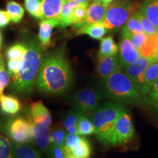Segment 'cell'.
<instances>
[{
  "instance_id": "15",
  "label": "cell",
  "mask_w": 158,
  "mask_h": 158,
  "mask_svg": "<svg viewBox=\"0 0 158 158\" xmlns=\"http://www.w3.org/2000/svg\"><path fill=\"white\" fill-rule=\"evenodd\" d=\"M118 69H120V66L116 55L98 58L97 70L102 81H104L108 76Z\"/></svg>"
},
{
  "instance_id": "7",
  "label": "cell",
  "mask_w": 158,
  "mask_h": 158,
  "mask_svg": "<svg viewBox=\"0 0 158 158\" xmlns=\"http://www.w3.org/2000/svg\"><path fill=\"white\" fill-rule=\"evenodd\" d=\"M101 95L92 89H84L73 95L72 105L73 109L81 114L94 112L100 106Z\"/></svg>"
},
{
  "instance_id": "23",
  "label": "cell",
  "mask_w": 158,
  "mask_h": 158,
  "mask_svg": "<svg viewBox=\"0 0 158 158\" xmlns=\"http://www.w3.org/2000/svg\"><path fill=\"white\" fill-rule=\"evenodd\" d=\"M107 32L106 29L102 25V22L92 23L85 27L78 29L77 30V35H87L90 37L96 40H101Z\"/></svg>"
},
{
  "instance_id": "38",
  "label": "cell",
  "mask_w": 158,
  "mask_h": 158,
  "mask_svg": "<svg viewBox=\"0 0 158 158\" xmlns=\"http://www.w3.org/2000/svg\"><path fill=\"white\" fill-rule=\"evenodd\" d=\"M81 114L78 113V112L74 111H70L68 113L66 116H65L64 121H63V124L65 129H68L69 127H74V126H77L78 124V119L80 118Z\"/></svg>"
},
{
  "instance_id": "13",
  "label": "cell",
  "mask_w": 158,
  "mask_h": 158,
  "mask_svg": "<svg viewBox=\"0 0 158 158\" xmlns=\"http://www.w3.org/2000/svg\"><path fill=\"white\" fill-rule=\"evenodd\" d=\"M58 19H43L39 24L38 40L42 48H47L51 44V35L54 27H59Z\"/></svg>"
},
{
  "instance_id": "4",
  "label": "cell",
  "mask_w": 158,
  "mask_h": 158,
  "mask_svg": "<svg viewBox=\"0 0 158 158\" xmlns=\"http://www.w3.org/2000/svg\"><path fill=\"white\" fill-rule=\"evenodd\" d=\"M126 109L122 105L114 102H106L94 111L92 122L94 133L100 143L113 145L114 129L117 118Z\"/></svg>"
},
{
  "instance_id": "32",
  "label": "cell",
  "mask_w": 158,
  "mask_h": 158,
  "mask_svg": "<svg viewBox=\"0 0 158 158\" xmlns=\"http://www.w3.org/2000/svg\"><path fill=\"white\" fill-rule=\"evenodd\" d=\"M26 51V45L24 43H16L10 47L6 51V56L9 59L21 60Z\"/></svg>"
},
{
  "instance_id": "43",
  "label": "cell",
  "mask_w": 158,
  "mask_h": 158,
  "mask_svg": "<svg viewBox=\"0 0 158 158\" xmlns=\"http://www.w3.org/2000/svg\"><path fill=\"white\" fill-rule=\"evenodd\" d=\"M64 149H65V157L64 158H76L75 156L73 155L72 154H71L70 152H69L68 150L66 149V148L64 147Z\"/></svg>"
},
{
  "instance_id": "35",
  "label": "cell",
  "mask_w": 158,
  "mask_h": 158,
  "mask_svg": "<svg viewBox=\"0 0 158 158\" xmlns=\"http://www.w3.org/2000/svg\"><path fill=\"white\" fill-rule=\"evenodd\" d=\"M123 28L125 29L130 34L138 32H143V28H142L141 23L135 15L133 14L130 16L127 21H126L125 25L123 27Z\"/></svg>"
},
{
  "instance_id": "29",
  "label": "cell",
  "mask_w": 158,
  "mask_h": 158,
  "mask_svg": "<svg viewBox=\"0 0 158 158\" xmlns=\"http://www.w3.org/2000/svg\"><path fill=\"white\" fill-rule=\"evenodd\" d=\"M0 158H15L11 141L0 132Z\"/></svg>"
},
{
  "instance_id": "33",
  "label": "cell",
  "mask_w": 158,
  "mask_h": 158,
  "mask_svg": "<svg viewBox=\"0 0 158 158\" xmlns=\"http://www.w3.org/2000/svg\"><path fill=\"white\" fill-rule=\"evenodd\" d=\"M145 101L158 112V78L151 89L145 95Z\"/></svg>"
},
{
  "instance_id": "40",
  "label": "cell",
  "mask_w": 158,
  "mask_h": 158,
  "mask_svg": "<svg viewBox=\"0 0 158 158\" xmlns=\"http://www.w3.org/2000/svg\"><path fill=\"white\" fill-rule=\"evenodd\" d=\"M51 158H64L65 149L64 147H57V146L51 145L49 151V155Z\"/></svg>"
},
{
  "instance_id": "8",
  "label": "cell",
  "mask_w": 158,
  "mask_h": 158,
  "mask_svg": "<svg viewBox=\"0 0 158 158\" xmlns=\"http://www.w3.org/2000/svg\"><path fill=\"white\" fill-rule=\"evenodd\" d=\"M134 135L135 130L131 116L125 110L116 121L114 129L113 145L127 143L133 138Z\"/></svg>"
},
{
  "instance_id": "42",
  "label": "cell",
  "mask_w": 158,
  "mask_h": 158,
  "mask_svg": "<svg viewBox=\"0 0 158 158\" xmlns=\"http://www.w3.org/2000/svg\"><path fill=\"white\" fill-rule=\"evenodd\" d=\"M66 132L67 133H69V134H77V135H78L77 126H74V127L68 128V129H66Z\"/></svg>"
},
{
  "instance_id": "20",
  "label": "cell",
  "mask_w": 158,
  "mask_h": 158,
  "mask_svg": "<svg viewBox=\"0 0 158 158\" xmlns=\"http://www.w3.org/2000/svg\"><path fill=\"white\" fill-rule=\"evenodd\" d=\"M89 3H78V5L73 9L70 15L71 25L75 29H80L84 27L86 21L87 9Z\"/></svg>"
},
{
  "instance_id": "41",
  "label": "cell",
  "mask_w": 158,
  "mask_h": 158,
  "mask_svg": "<svg viewBox=\"0 0 158 158\" xmlns=\"http://www.w3.org/2000/svg\"><path fill=\"white\" fill-rule=\"evenodd\" d=\"M10 19L7 12L0 10V28H3L9 24Z\"/></svg>"
},
{
  "instance_id": "47",
  "label": "cell",
  "mask_w": 158,
  "mask_h": 158,
  "mask_svg": "<svg viewBox=\"0 0 158 158\" xmlns=\"http://www.w3.org/2000/svg\"><path fill=\"white\" fill-rule=\"evenodd\" d=\"M155 60H157V61H158V52H157V55H156V56H155Z\"/></svg>"
},
{
  "instance_id": "34",
  "label": "cell",
  "mask_w": 158,
  "mask_h": 158,
  "mask_svg": "<svg viewBox=\"0 0 158 158\" xmlns=\"http://www.w3.org/2000/svg\"><path fill=\"white\" fill-rule=\"evenodd\" d=\"M67 132L62 129L54 130L51 133L50 142L51 145L64 147L67 138Z\"/></svg>"
},
{
  "instance_id": "6",
  "label": "cell",
  "mask_w": 158,
  "mask_h": 158,
  "mask_svg": "<svg viewBox=\"0 0 158 158\" xmlns=\"http://www.w3.org/2000/svg\"><path fill=\"white\" fill-rule=\"evenodd\" d=\"M7 133L12 141L16 143H32L34 141L30 119L18 116L10 120L7 124Z\"/></svg>"
},
{
  "instance_id": "1",
  "label": "cell",
  "mask_w": 158,
  "mask_h": 158,
  "mask_svg": "<svg viewBox=\"0 0 158 158\" xmlns=\"http://www.w3.org/2000/svg\"><path fill=\"white\" fill-rule=\"evenodd\" d=\"M73 71L65 56V48L60 47L43 56L35 84L39 90L53 94H62L70 88Z\"/></svg>"
},
{
  "instance_id": "3",
  "label": "cell",
  "mask_w": 158,
  "mask_h": 158,
  "mask_svg": "<svg viewBox=\"0 0 158 158\" xmlns=\"http://www.w3.org/2000/svg\"><path fill=\"white\" fill-rule=\"evenodd\" d=\"M106 96L112 102L119 104L138 105L142 102L141 94L127 75L118 69L102 81Z\"/></svg>"
},
{
  "instance_id": "46",
  "label": "cell",
  "mask_w": 158,
  "mask_h": 158,
  "mask_svg": "<svg viewBox=\"0 0 158 158\" xmlns=\"http://www.w3.org/2000/svg\"><path fill=\"white\" fill-rule=\"evenodd\" d=\"M2 41V34H1V32H0V48H1ZM0 59H1V54H0Z\"/></svg>"
},
{
  "instance_id": "22",
  "label": "cell",
  "mask_w": 158,
  "mask_h": 158,
  "mask_svg": "<svg viewBox=\"0 0 158 158\" xmlns=\"http://www.w3.org/2000/svg\"><path fill=\"white\" fill-rule=\"evenodd\" d=\"M12 146L15 158H43L38 150L29 146V144L12 142Z\"/></svg>"
},
{
  "instance_id": "24",
  "label": "cell",
  "mask_w": 158,
  "mask_h": 158,
  "mask_svg": "<svg viewBox=\"0 0 158 158\" xmlns=\"http://www.w3.org/2000/svg\"><path fill=\"white\" fill-rule=\"evenodd\" d=\"M118 47L116 44L115 41L112 36H108L101 39L100 50H99L98 58L105 56H110L116 55L118 52Z\"/></svg>"
},
{
  "instance_id": "2",
  "label": "cell",
  "mask_w": 158,
  "mask_h": 158,
  "mask_svg": "<svg viewBox=\"0 0 158 158\" xmlns=\"http://www.w3.org/2000/svg\"><path fill=\"white\" fill-rule=\"evenodd\" d=\"M26 51L21 59V67L13 78L11 88L17 93L29 94L32 90L43 59V48L35 39L24 43Z\"/></svg>"
},
{
  "instance_id": "45",
  "label": "cell",
  "mask_w": 158,
  "mask_h": 158,
  "mask_svg": "<svg viewBox=\"0 0 158 158\" xmlns=\"http://www.w3.org/2000/svg\"><path fill=\"white\" fill-rule=\"evenodd\" d=\"M98 1L101 2L106 4V5H108V4L110 3V2H112L114 1V0H98Z\"/></svg>"
},
{
  "instance_id": "17",
  "label": "cell",
  "mask_w": 158,
  "mask_h": 158,
  "mask_svg": "<svg viewBox=\"0 0 158 158\" xmlns=\"http://www.w3.org/2000/svg\"><path fill=\"white\" fill-rule=\"evenodd\" d=\"M29 114H30L29 118L31 120H41L45 122L50 126L51 125L52 118L50 112L41 101L33 102L31 105Z\"/></svg>"
},
{
  "instance_id": "27",
  "label": "cell",
  "mask_w": 158,
  "mask_h": 158,
  "mask_svg": "<svg viewBox=\"0 0 158 158\" xmlns=\"http://www.w3.org/2000/svg\"><path fill=\"white\" fill-rule=\"evenodd\" d=\"M7 13L10 21L18 23L22 20L24 15V9L19 3L15 1H9L7 3Z\"/></svg>"
},
{
  "instance_id": "44",
  "label": "cell",
  "mask_w": 158,
  "mask_h": 158,
  "mask_svg": "<svg viewBox=\"0 0 158 158\" xmlns=\"http://www.w3.org/2000/svg\"><path fill=\"white\" fill-rule=\"evenodd\" d=\"M77 3H89L92 0H72Z\"/></svg>"
},
{
  "instance_id": "14",
  "label": "cell",
  "mask_w": 158,
  "mask_h": 158,
  "mask_svg": "<svg viewBox=\"0 0 158 158\" xmlns=\"http://www.w3.org/2000/svg\"><path fill=\"white\" fill-rule=\"evenodd\" d=\"M107 7V5L98 0H93L88 7L86 21L83 27L94 23L102 22Z\"/></svg>"
},
{
  "instance_id": "31",
  "label": "cell",
  "mask_w": 158,
  "mask_h": 158,
  "mask_svg": "<svg viewBox=\"0 0 158 158\" xmlns=\"http://www.w3.org/2000/svg\"><path fill=\"white\" fill-rule=\"evenodd\" d=\"M24 6L27 12L37 19H43L42 7L40 0H24Z\"/></svg>"
},
{
  "instance_id": "18",
  "label": "cell",
  "mask_w": 158,
  "mask_h": 158,
  "mask_svg": "<svg viewBox=\"0 0 158 158\" xmlns=\"http://www.w3.org/2000/svg\"><path fill=\"white\" fill-rule=\"evenodd\" d=\"M139 10L158 30V0H146Z\"/></svg>"
},
{
  "instance_id": "19",
  "label": "cell",
  "mask_w": 158,
  "mask_h": 158,
  "mask_svg": "<svg viewBox=\"0 0 158 158\" xmlns=\"http://www.w3.org/2000/svg\"><path fill=\"white\" fill-rule=\"evenodd\" d=\"M140 56L155 59L158 52V32L152 35H147L145 42L138 49Z\"/></svg>"
},
{
  "instance_id": "10",
  "label": "cell",
  "mask_w": 158,
  "mask_h": 158,
  "mask_svg": "<svg viewBox=\"0 0 158 158\" xmlns=\"http://www.w3.org/2000/svg\"><path fill=\"white\" fill-rule=\"evenodd\" d=\"M31 130H32L33 138L37 146L43 150L46 155H49L50 151V125L44 121L41 120H31Z\"/></svg>"
},
{
  "instance_id": "9",
  "label": "cell",
  "mask_w": 158,
  "mask_h": 158,
  "mask_svg": "<svg viewBox=\"0 0 158 158\" xmlns=\"http://www.w3.org/2000/svg\"><path fill=\"white\" fill-rule=\"evenodd\" d=\"M118 60L121 70H124L128 65L139 58L140 54L130 40L124 33L122 32L121 40L118 45Z\"/></svg>"
},
{
  "instance_id": "11",
  "label": "cell",
  "mask_w": 158,
  "mask_h": 158,
  "mask_svg": "<svg viewBox=\"0 0 158 158\" xmlns=\"http://www.w3.org/2000/svg\"><path fill=\"white\" fill-rule=\"evenodd\" d=\"M155 59L148 58V57L140 56L137 60L128 65L126 68L125 73L129 77V78L132 81L133 84L138 91L139 90L140 85L141 82L142 75L147 67L149 64V63Z\"/></svg>"
},
{
  "instance_id": "26",
  "label": "cell",
  "mask_w": 158,
  "mask_h": 158,
  "mask_svg": "<svg viewBox=\"0 0 158 158\" xmlns=\"http://www.w3.org/2000/svg\"><path fill=\"white\" fill-rule=\"evenodd\" d=\"M69 152L76 158H90L92 155V147L87 140L84 137L81 138L80 141Z\"/></svg>"
},
{
  "instance_id": "28",
  "label": "cell",
  "mask_w": 158,
  "mask_h": 158,
  "mask_svg": "<svg viewBox=\"0 0 158 158\" xmlns=\"http://www.w3.org/2000/svg\"><path fill=\"white\" fill-rule=\"evenodd\" d=\"M77 128L79 135H89L94 133V127L92 121L86 117L84 114H81L79 118Z\"/></svg>"
},
{
  "instance_id": "36",
  "label": "cell",
  "mask_w": 158,
  "mask_h": 158,
  "mask_svg": "<svg viewBox=\"0 0 158 158\" xmlns=\"http://www.w3.org/2000/svg\"><path fill=\"white\" fill-rule=\"evenodd\" d=\"M122 32L124 33V34L129 37L130 41H131L132 43L134 45V46L137 48L138 51V49L142 46V45L143 44V43L145 42L146 39H147V35L144 32H138V33L130 34V33H128L127 31L123 28V27H122Z\"/></svg>"
},
{
  "instance_id": "5",
  "label": "cell",
  "mask_w": 158,
  "mask_h": 158,
  "mask_svg": "<svg viewBox=\"0 0 158 158\" xmlns=\"http://www.w3.org/2000/svg\"><path fill=\"white\" fill-rule=\"evenodd\" d=\"M136 9L135 4L130 0L113 1L108 5L102 25L107 31L117 30L126 23Z\"/></svg>"
},
{
  "instance_id": "25",
  "label": "cell",
  "mask_w": 158,
  "mask_h": 158,
  "mask_svg": "<svg viewBox=\"0 0 158 158\" xmlns=\"http://www.w3.org/2000/svg\"><path fill=\"white\" fill-rule=\"evenodd\" d=\"M78 3L72 0H65L64 5H63L62 11L58 18L59 21V28H65L71 25L70 15L73 9L78 5Z\"/></svg>"
},
{
  "instance_id": "39",
  "label": "cell",
  "mask_w": 158,
  "mask_h": 158,
  "mask_svg": "<svg viewBox=\"0 0 158 158\" xmlns=\"http://www.w3.org/2000/svg\"><path fill=\"white\" fill-rule=\"evenodd\" d=\"M21 60H16V59H9L7 62V72L10 77L13 78L19 71L21 67Z\"/></svg>"
},
{
  "instance_id": "30",
  "label": "cell",
  "mask_w": 158,
  "mask_h": 158,
  "mask_svg": "<svg viewBox=\"0 0 158 158\" xmlns=\"http://www.w3.org/2000/svg\"><path fill=\"white\" fill-rule=\"evenodd\" d=\"M133 14L135 15L141 23L143 32L147 35H152L158 32L157 29L140 12L139 10L136 9Z\"/></svg>"
},
{
  "instance_id": "16",
  "label": "cell",
  "mask_w": 158,
  "mask_h": 158,
  "mask_svg": "<svg viewBox=\"0 0 158 158\" xmlns=\"http://www.w3.org/2000/svg\"><path fill=\"white\" fill-rule=\"evenodd\" d=\"M43 19H58L65 0H40Z\"/></svg>"
},
{
  "instance_id": "21",
  "label": "cell",
  "mask_w": 158,
  "mask_h": 158,
  "mask_svg": "<svg viewBox=\"0 0 158 158\" xmlns=\"http://www.w3.org/2000/svg\"><path fill=\"white\" fill-rule=\"evenodd\" d=\"M21 102L15 97L2 94L0 98V108L6 114L15 115L21 110Z\"/></svg>"
},
{
  "instance_id": "37",
  "label": "cell",
  "mask_w": 158,
  "mask_h": 158,
  "mask_svg": "<svg viewBox=\"0 0 158 158\" xmlns=\"http://www.w3.org/2000/svg\"><path fill=\"white\" fill-rule=\"evenodd\" d=\"M10 77L8 72L6 70L3 59H0V98L3 94L6 86L9 84Z\"/></svg>"
},
{
  "instance_id": "12",
  "label": "cell",
  "mask_w": 158,
  "mask_h": 158,
  "mask_svg": "<svg viewBox=\"0 0 158 158\" xmlns=\"http://www.w3.org/2000/svg\"><path fill=\"white\" fill-rule=\"evenodd\" d=\"M158 78V61L154 60L149 63L142 75L141 82L139 87V93L145 96L152 87Z\"/></svg>"
}]
</instances>
